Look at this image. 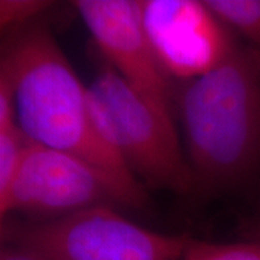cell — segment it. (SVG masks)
I'll use <instances>...</instances> for the list:
<instances>
[{
  "label": "cell",
  "mask_w": 260,
  "mask_h": 260,
  "mask_svg": "<svg viewBox=\"0 0 260 260\" xmlns=\"http://www.w3.org/2000/svg\"><path fill=\"white\" fill-rule=\"evenodd\" d=\"M0 79L10 87L16 119L29 142L82 159L118 188L126 206L147 207L144 184L94 128L88 86L46 24L12 30L3 48Z\"/></svg>",
  "instance_id": "cell-1"
},
{
  "label": "cell",
  "mask_w": 260,
  "mask_h": 260,
  "mask_svg": "<svg viewBox=\"0 0 260 260\" xmlns=\"http://www.w3.org/2000/svg\"><path fill=\"white\" fill-rule=\"evenodd\" d=\"M191 195L207 199L243 183L260 162V60L237 47L219 67L184 82L178 100Z\"/></svg>",
  "instance_id": "cell-2"
},
{
  "label": "cell",
  "mask_w": 260,
  "mask_h": 260,
  "mask_svg": "<svg viewBox=\"0 0 260 260\" xmlns=\"http://www.w3.org/2000/svg\"><path fill=\"white\" fill-rule=\"evenodd\" d=\"M94 128L142 184L191 195L193 180L174 119L103 61L88 86Z\"/></svg>",
  "instance_id": "cell-3"
},
{
  "label": "cell",
  "mask_w": 260,
  "mask_h": 260,
  "mask_svg": "<svg viewBox=\"0 0 260 260\" xmlns=\"http://www.w3.org/2000/svg\"><path fill=\"white\" fill-rule=\"evenodd\" d=\"M2 237L42 260H182L190 240L146 229L112 205L45 220L5 218Z\"/></svg>",
  "instance_id": "cell-4"
},
{
  "label": "cell",
  "mask_w": 260,
  "mask_h": 260,
  "mask_svg": "<svg viewBox=\"0 0 260 260\" xmlns=\"http://www.w3.org/2000/svg\"><path fill=\"white\" fill-rule=\"evenodd\" d=\"M99 205H124L115 184L82 159L28 142L6 193L2 219L14 213L34 220L58 218Z\"/></svg>",
  "instance_id": "cell-5"
},
{
  "label": "cell",
  "mask_w": 260,
  "mask_h": 260,
  "mask_svg": "<svg viewBox=\"0 0 260 260\" xmlns=\"http://www.w3.org/2000/svg\"><path fill=\"white\" fill-rule=\"evenodd\" d=\"M155 57L170 79L183 82L219 67L237 45L234 32L198 0H139Z\"/></svg>",
  "instance_id": "cell-6"
},
{
  "label": "cell",
  "mask_w": 260,
  "mask_h": 260,
  "mask_svg": "<svg viewBox=\"0 0 260 260\" xmlns=\"http://www.w3.org/2000/svg\"><path fill=\"white\" fill-rule=\"evenodd\" d=\"M73 5L104 61L159 112L172 118L171 79L152 50L139 2L77 0Z\"/></svg>",
  "instance_id": "cell-7"
},
{
  "label": "cell",
  "mask_w": 260,
  "mask_h": 260,
  "mask_svg": "<svg viewBox=\"0 0 260 260\" xmlns=\"http://www.w3.org/2000/svg\"><path fill=\"white\" fill-rule=\"evenodd\" d=\"M233 32L245 37L260 50V0H204Z\"/></svg>",
  "instance_id": "cell-8"
},
{
  "label": "cell",
  "mask_w": 260,
  "mask_h": 260,
  "mask_svg": "<svg viewBox=\"0 0 260 260\" xmlns=\"http://www.w3.org/2000/svg\"><path fill=\"white\" fill-rule=\"evenodd\" d=\"M182 260H260V240L213 243L190 237Z\"/></svg>",
  "instance_id": "cell-9"
},
{
  "label": "cell",
  "mask_w": 260,
  "mask_h": 260,
  "mask_svg": "<svg viewBox=\"0 0 260 260\" xmlns=\"http://www.w3.org/2000/svg\"><path fill=\"white\" fill-rule=\"evenodd\" d=\"M53 5L47 0H2L0 2V24L2 29L16 30L35 22Z\"/></svg>",
  "instance_id": "cell-10"
},
{
  "label": "cell",
  "mask_w": 260,
  "mask_h": 260,
  "mask_svg": "<svg viewBox=\"0 0 260 260\" xmlns=\"http://www.w3.org/2000/svg\"><path fill=\"white\" fill-rule=\"evenodd\" d=\"M0 260H42L34 253L19 247L4 245L3 243L2 252H0Z\"/></svg>",
  "instance_id": "cell-11"
},
{
  "label": "cell",
  "mask_w": 260,
  "mask_h": 260,
  "mask_svg": "<svg viewBox=\"0 0 260 260\" xmlns=\"http://www.w3.org/2000/svg\"><path fill=\"white\" fill-rule=\"evenodd\" d=\"M253 48V47H252ZM253 50L255 51V53H256V56H258V58H259V60H260V50H256V48H253Z\"/></svg>",
  "instance_id": "cell-12"
}]
</instances>
